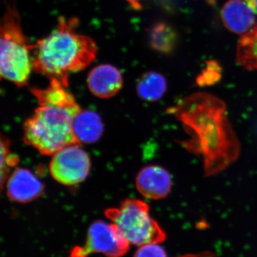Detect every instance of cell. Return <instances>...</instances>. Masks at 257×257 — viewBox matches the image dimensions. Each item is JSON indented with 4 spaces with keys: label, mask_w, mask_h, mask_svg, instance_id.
<instances>
[{
    "label": "cell",
    "mask_w": 257,
    "mask_h": 257,
    "mask_svg": "<svg viewBox=\"0 0 257 257\" xmlns=\"http://www.w3.org/2000/svg\"><path fill=\"white\" fill-rule=\"evenodd\" d=\"M105 216L132 244L160 243L166 239L165 231L150 215V207L143 201L125 199L119 207L106 209Z\"/></svg>",
    "instance_id": "cell-5"
},
{
    "label": "cell",
    "mask_w": 257,
    "mask_h": 257,
    "mask_svg": "<svg viewBox=\"0 0 257 257\" xmlns=\"http://www.w3.org/2000/svg\"><path fill=\"white\" fill-rule=\"evenodd\" d=\"M149 41L153 50L168 55L175 50L178 42V35L169 24L161 22L152 27L149 35Z\"/></svg>",
    "instance_id": "cell-14"
},
{
    "label": "cell",
    "mask_w": 257,
    "mask_h": 257,
    "mask_svg": "<svg viewBox=\"0 0 257 257\" xmlns=\"http://www.w3.org/2000/svg\"><path fill=\"white\" fill-rule=\"evenodd\" d=\"M104 126L97 113L90 110H81L76 116L73 133L77 143H95L101 138Z\"/></svg>",
    "instance_id": "cell-12"
},
{
    "label": "cell",
    "mask_w": 257,
    "mask_h": 257,
    "mask_svg": "<svg viewBox=\"0 0 257 257\" xmlns=\"http://www.w3.org/2000/svg\"><path fill=\"white\" fill-rule=\"evenodd\" d=\"M130 244L113 223L96 221L88 229L85 243L71 250L69 257H88L95 253L121 257L130 249Z\"/></svg>",
    "instance_id": "cell-6"
},
{
    "label": "cell",
    "mask_w": 257,
    "mask_h": 257,
    "mask_svg": "<svg viewBox=\"0 0 257 257\" xmlns=\"http://www.w3.org/2000/svg\"><path fill=\"white\" fill-rule=\"evenodd\" d=\"M221 67L217 62L209 61L206 64L205 68L197 77V84L199 87H207L216 84L221 78Z\"/></svg>",
    "instance_id": "cell-16"
},
{
    "label": "cell",
    "mask_w": 257,
    "mask_h": 257,
    "mask_svg": "<svg viewBox=\"0 0 257 257\" xmlns=\"http://www.w3.org/2000/svg\"><path fill=\"white\" fill-rule=\"evenodd\" d=\"M167 90V82L165 77L154 71L144 74L139 79L137 84L139 96L150 102L158 101L165 95Z\"/></svg>",
    "instance_id": "cell-13"
},
{
    "label": "cell",
    "mask_w": 257,
    "mask_h": 257,
    "mask_svg": "<svg viewBox=\"0 0 257 257\" xmlns=\"http://www.w3.org/2000/svg\"><path fill=\"white\" fill-rule=\"evenodd\" d=\"M248 6L257 14V0H244Z\"/></svg>",
    "instance_id": "cell-20"
},
{
    "label": "cell",
    "mask_w": 257,
    "mask_h": 257,
    "mask_svg": "<svg viewBox=\"0 0 257 257\" xmlns=\"http://www.w3.org/2000/svg\"><path fill=\"white\" fill-rule=\"evenodd\" d=\"M32 47L23 34L18 12L8 8L1 26L0 70L3 78L18 86L28 82L33 69Z\"/></svg>",
    "instance_id": "cell-4"
},
{
    "label": "cell",
    "mask_w": 257,
    "mask_h": 257,
    "mask_svg": "<svg viewBox=\"0 0 257 257\" xmlns=\"http://www.w3.org/2000/svg\"><path fill=\"white\" fill-rule=\"evenodd\" d=\"M134 257H167V254L159 243H148L140 246Z\"/></svg>",
    "instance_id": "cell-18"
},
{
    "label": "cell",
    "mask_w": 257,
    "mask_h": 257,
    "mask_svg": "<svg viewBox=\"0 0 257 257\" xmlns=\"http://www.w3.org/2000/svg\"><path fill=\"white\" fill-rule=\"evenodd\" d=\"M87 83L92 94L106 99L117 94L122 87V74L111 64H99L88 74Z\"/></svg>",
    "instance_id": "cell-10"
},
{
    "label": "cell",
    "mask_w": 257,
    "mask_h": 257,
    "mask_svg": "<svg viewBox=\"0 0 257 257\" xmlns=\"http://www.w3.org/2000/svg\"><path fill=\"white\" fill-rule=\"evenodd\" d=\"M76 25L75 20L60 19L52 32L32 47L33 69L66 86L69 74L88 67L97 52L94 42L77 33Z\"/></svg>",
    "instance_id": "cell-3"
},
{
    "label": "cell",
    "mask_w": 257,
    "mask_h": 257,
    "mask_svg": "<svg viewBox=\"0 0 257 257\" xmlns=\"http://www.w3.org/2000/svg\"><path fill=\"white\" fill-rule=\"evenodd\" d=\"M43 184L31 171L18 168L10 176L7 182V194L11 200L28 203L41 196Z\"/></svg>",
    "instance_id": "cell-9"
},
{
    "label": "cell",
    "mask_w": 257,
    "mask_h": 257,
    "mask_svg": "<svg viewBox=\"0 0 257 257\" xmlns=\"http://www.w3.org/2000/svg\"><path fill=\"white\" fill-rule=\"evenodd\" d=\"M18 163V158L14 155H11L7 142L2 141V183L8 175L10 167Z\"/></svg>",
    "instance_id": "cell-17"
},
{
    "label": "cell",
    "mask_w": 257,
    "mask_h": 257,
    "mask_svg": "<svg viewBox=\"0 0 257 257\" xmlns=\"http://www.w3.org/2000/svg\"><path fill=\"white\" fill-rule=\"evenodd\" d=\"M167 112L182 123L189 139L179 143L202 157L207 177L218 175L237 160L239 141L221 99L209 93H195L179 100Z\"/></svg>",
    "instance_id": "cell-1"
},
{
    "label": "cell",
    "mask_w": 257,
    "mask_h": 257,
    "mask_svg": "<svg viewBox=\"0 0 257 257\" xmlns=\"http://www.w3.org/2000/svg\"><path fill=\"white\" fill-rule=\"evenodd\" d=\"M182 257H183V256H182ZM184 257H207V256H200V255H199V256H197V255H193V256H191V255H188V256H184Z\"/></svg>",
    "instance_id": "cell-21"
},
{
    "label": "cell",
    "mask_w": 257,
    "mask_h": 257,
    "mask_svg": "<svg viewBox=\"0 0 257 257\" xmlns=\"http://www.w3.org/2000/svg\"><path fill=\"white\" fill-rule=\"evenodd\" d=\"M130 5L135 10H140L142 8V0H126Z\"/></svg>",
    "instance_id": "cell-19"
},
{
    "label": "cell",
    "mask_w": 257,
    "mask_h": 257,
    "mask_svg": "<svg viewBox=\"0 0 257 257\" xmlns=\"http://www.w3.org/2000/svg\"><path fill=\"white\" fill-rule=\"evenodd\" d=\"M236 62L247 70L257 71V25L239 39Z\"/></svg>",
    "instance_id": "cell-15"
},
{
    "label": "cell",
    "mask_w": 257,
    "mask_h": 257,
    "mask_svg": "<svg viewBox=\"0 0 257 257\" xmlns=\"http://www.w3.org/2000/svg\"><path fill=\"white\" fill-rule=\"evenodd\" d=\"M136 185L144 197L151 199H163L172 189V177L163 167L147 166L137 176Z\"/></svg>",
    "instance_id": "cell-8"
},
{
    "label": "cell",
    "mask_w": 257,
    "mask_h": 257,
    "mask_svg": "<svg viewBox=\"0 0 257 257\" xmlns=\"http://www.w3.org/2000/svg\"><path fill=\"white\" fill-rule=\"evenodd\" d=\"M67 87L52 79L45 89L32 90L38 106L24 124V140L42 155H53L64 147L78 144L73 124L82 109Z\"/></svg>",
    "instance_id": "cell-2"
},
{
    "label": "cell",
    "mask_w": 257,
    "mask_h": 257,
    "mask_svg": "<svg viewBox=\"0 0 257 257\" xmlns=\"http://www.w3.org/2000/svg\"><path fill=\"white\" fill-rule=\"evenodd\" d=\"M90 168V158L79 144H72L55 152L50 163L52 177L67 186L77 185L85 180Z\"/></svg>",
    "instance_id": "cell-7"
},
{
    "label": "cell",
    "mask_w": 257,
    "mask_h": 257,
    "mask_svg": "<svg viewBox=\"0 0 257 257\" xmlns=\"http://www.w3.org/2000/svg\"><path fill=\"white\" fill-rule=\"evenodd\" d=\"M254 13L244 0H229L223 6L221 15L229 31L241 35L255 26Z\"/></svg>",
    "instance_id": "cell-11"
}]
</instances>
